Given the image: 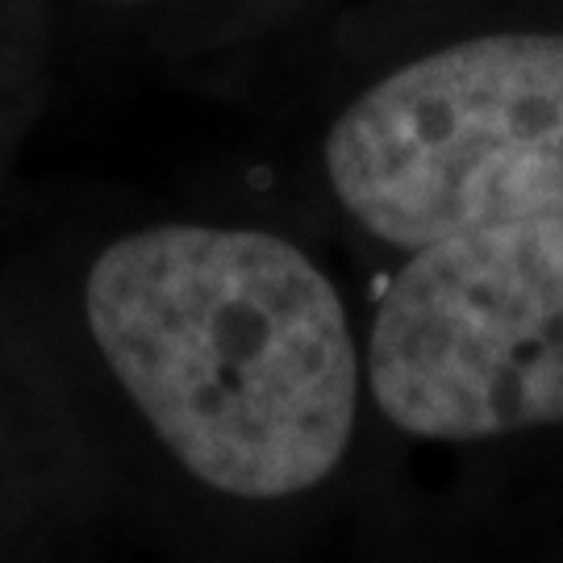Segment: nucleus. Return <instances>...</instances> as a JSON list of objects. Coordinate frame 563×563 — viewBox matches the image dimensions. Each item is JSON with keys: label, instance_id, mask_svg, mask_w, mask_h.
<instances>
[{"label": "nucleus", "instance_id": "1", "mask_svg": "<svg viewBox=\"0 0 563 563\" xmlns=\"http://www.w3.org/2000/svg\"><path fill=\"white\" fill-rule=\"evenodd\" d=\"M84 309L118 384L201 484L280 501L342 463L360 360L342 297L301 246L155 225L92 263Z\"/></svg>", "mask_w": 563, "mask_h": 563}, {"label": "nucleus", "instance_id": "3", "mask_svg": "<svg viewBox=\"0 0 563 563\" xmlns=\"http://www.w3.org/2000/svg\"><path fill=\"white\" fill-rule=\"evenodd\" d=\"M367 384L430 443L563 426V218L418 246L376 309Z\"/></svg>", "mask_w": 563, "mask_h": 563}, {"label": "nucleus", "instance_id": "2", "mask_svg": "<svg viewBox=\"0 0 563 563\" xmlns=\"http://www.w3.org/2000/svg\"><path fill=\"white\" fill-rule=\"evenodd\" d=\"M325 176L393 246L563 218V34H493L405 63L346 104Z\"/></svg>", "mask_w": 563, "mask_h": 563}]
</instances>
